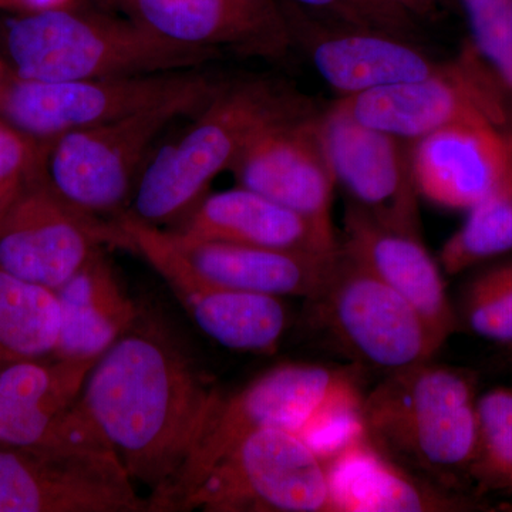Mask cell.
I'll list each match as a JSON object with an SVG mask.
<instances>
[{"instance_id": "16", "label": "cell", "mask_w": 512, "mask_h": 512, "mask_svg": "<svg viewBox=\"0 0 512 512\" xmlns=\"http://www.w3.org/2000/svg\"><path fill=\"white\" fill-rule=\"evenodd\" d=\"M284 5L296 47L305 50L338 99L424 79L443 64L409 37L326 22L291 3Z\"/></svg>"}, {"instance_id": "23", "label": "cell", "mask_w": 512, "mask_h": 512, "mask_svg": "<svg viewBox=\"0 0 512 512\" xmlns=\"http://www.w3.org/2000/svg\"><path fill=\"white\" fill-rule=\"evenodd\" d=\"M60 332L52 356L97 360L140 318L103 251L97 252L55 291Z\"/></svg>"}, {"instance_id": "17", "label": "cell", "mask_w": 512, "mask_h": 512, "mask_svg": "<svg viewBox=\"0 0 512 512\" xmlns=\"http://www.w3.org/2000/svg\"><path fill=\"white\" fill-rule=\"evenodd\" d=\"M133 19L183 45L284 60L295 39L284 0H126Z\"/></svg>"}, {"instance_id": "37", "label": "cell", "mask_w": 512, "mask_h": 512, "mask_svg": "<svg viewBox=\"0 0 512 512\" xmlns=\"http://www.w3.org/2000/svg\"><path fill=\"white\" fill-rule=\"evenodd\" d=\"M510 47H511V57H512V8H511V22H510Z\"/></svg>"}, {"instance_id": "18", "label": "cell", "mask_w": 512, "mask_h": 512, "mask_svg": "<svg viewBox=\"0 0 512 512\" xmlns=\"http://www.w3.org/2000/svg\"><path fill=\"white\" fill-rule=\"evenodd\" d=\"M332 512L487 510L476 498L429 483L377 450L362 430L323 456Z\"/></svg>"}, {"instance_id": "4", "label": "cell", "mask_w": 512, "mask_h": 512, "mask_svg": "<svg viewBox=\"0 0 512 512\" xmlns=\"http://www.w3.org/2000/svg\"><path fill=\"white\" fill-rule=\"evenodd\" d=\"M311 106L308 97L272 80L225 83L188 130L148 158L127 214L154 227H175L229 170L255 131Z\"/></svg>"}, {"instance_id": "22", "label": "cell", "mask_w": 512, "mask_h": 512, "mask_svg": "<svg viewBox=\"0 0 512 512\" xmlns=\"http://www.w3.org/2000/svg\"><path fill=\"white\" fill-rule=\"evenodd\" d=\"M167 231L181 255L215 284L276 298L311 299L325 282L338 254L247 247L192 238L174 229Z\"/></svg>"}, {"instance_id": "9", "label": "cell", "mask_w": 512, "mask_h": 512, "mask_svg": "<svg viewBox=\"0 0 512 512\" xmlns=\"http://www.w3.org/2000/svg\"><path fill=\"white\" fill-rule=\"evenodd\" d=\"M131 249L119 222L63 198L42 164L0 207V269L56 291L103 248Z\"/></svg>"}, {"instance_id": "10", "label": "cell", "mask_w": 512, "mask_h": 512, "mask_svg": "<svg viewBox=\"0 0 512 512\" xmlns=\"http://www.w3.org/2000/svg\"><path fill=\"white\" fill-rule=\"evenodd\" d=\"M505 93L510 94L473 45L424 79L336 99L333 104L365 126L416 143L454 124L504 128Z\"/></svg>"}, {"instance_id": "11", "label": "cell", "mask_w": 512, "mask_h": 512, "mask_svg": "<svg viewBox=\"0 0 512 512\" xmlns=\"http://www.w3.org/2000/svg\"><path fill=\"white\" fill-rule=\"evenodd\" d=\"M0 512H151L110 448L0 444Z\"/></svg>"}, {"instance_id": "25", "label": "cell", "mask_w": 512, "mask_h": 512, "mask_svg": "<svg viewBox=\"0 0 512 512\" xmlns=\"http://www.w3.org/2000/svg\"><path fill=\"white\" fill-rule=\"evenodd\" d=\"M512 252V164L493 191L468 211L466 222L444 242L441 269L458 275Z\"/></svg>"}, {"instance_id": "28", "label": "cell", "mask_w": 512, "mask_h": 512, "mask_svg": "<svg viewBox=\"0 0 512 512\" xmlns=\"http://www.w3.org/2000/svg\"><path fill=\"white\" fill-rule=\"evenodd\" d=\"M477 453L470 481L480 493L512 494V386L478 396Z\"/></svg>"}, {"instance_id": "27", "label": "cell", "mask_w": 512, "mask_h": 512, "mask_svg": "<svg viewBox=\"0 0 512 512\" xmlns=\"http://www.w3.org/2000/svg\"><path fill=\"white\" fill-rule=\"evenodd\" d=\"M0 444L15 447L110 448L82 400L63 413L43 412L0 397ZM111 450V448H110Z\"/></svg>"}, {"instance_id": "31", "label": "cell", "mask_w": 512, "mask_h": 512, "mask_svg": "<svg viewBox=\"0 0 512 512\" xmlns=\"http://www.w3.org/2000/svg\"><path fill=\"white\" fill-rule=\"evenodd\" d=\"M45 147L0 120V207L35 174Z\"/></svg>"}, {"instance_id": "6", "label": "cell", "mask_w": 512, "mask_h": 512, "mask_svg": "<svg viewBox=\"0 0 512 512\" xmlns=\"http://www.w3.org/2000/svg\"><path fill=\"white\" fill-rule=\"evenodd\" d=\"M225 83L205 76L173 99L123 119L70 131L45 144L42 170L63 198L97 215L124 214L147 156L180 117L197 114Z\"/></svg>"}, {"instance_id": "26", "label": "cell", "mask_w": 512, "mask_h": 512, "mask_svg": "<svg viewBox=\"0 0 512 512\" xmlns=\"http://www.w3.org/2000/svg\"><path fill=\"white\" fill-rule=\"evenodd\" d=\"M97 360L49 356L15 363L0 372V397L45 412H67L80 402Z\"/></svg>"}, {"instance_id": "12", "label": "cell", "mask_w": 512, "mask_h": 512, "mask_svg": "<svg viewBox=\"0 0 512 512\" xmlns=\"http://www.w3.org/2000/svg\"><path fill=\"white\" fill-rule=\"evenodd\" d=\"M137 252L167 282L198 328L235 352L272 355L289 326L284 298L235 291L200 274L174 247L167 229L127 212L116 220Z\"/></svg>"}, {"instance_id": "24", "label": "cell", "mask_w": 512, "mask_h": 512, "mask_svg": "<svg viewBox=\"0 0 512 512\" xmlns=\"http://www.w3.org/2000/svg\"><path fill=\"white\" fill-rule=\"evenodd\" d=\"M59 332L55 291L0 269V372L15 363L52 356Z\"/></svg>"}, {"instance_id": "1", "label": "cell", "mask_w": 512, "mask_h": 512, "mask_svg": "<svg viewBox=\"0 0 512 512\" xmlns=\"http://www.w3.org/2000/svg\"><path fill=\"white\" fill-rule=\"evenodd\" d=\"M222 393L173 338L140 318L99 357L82 404L151 512L175 511Z\"/></svg>"}, {"instance_id": "3", "label": "cell", "mask_w": 512, "mask_h": 512, "mask_svg": "<svg viewBox=\"0 0 512 512\" xmlns=\"http://www.w3.org/2000/svg\"><path fill=\"white\" fill-rule=\"evenodd\" d=\"M2 46L13 76L33 82L184 72L220 56L74 5L16 13L3 23Z\"/></svg>"}, {"instance_id": "8", "label": "cell", "mask_w": 512, "mask_h": 512, "mask_svg": "<svg viewBox=\"0 0 512 512\" xmlns=\"http://www.w3.org/2000/svg\"><path fill=\"white\" fill-rule=\"evenodd\" d=\"M332 512L325 458L301 434L252 431L192 485L180 511Z\"/></svg>"}, {"instance_id": "30", "label": "cell", "mask_w": 512, "mask_h": 512, "mask_svg": "<svg viewBox=\"0 0 512 512\" xmlns=\"http://www.w3.org/2000/svg\"><path fill=\"white\" fill-rule=\"evenodd\" d=\"M473 45L497 73L512 97L510 22L512 0H461Z\"/></svg>"}, {"instance_id": "7", "label": "cell", "mask_w": 512, "mask_h": 512, "mask_svg": "<svg viewBox=\"0 0 512 512\" xmlns=\"http://www.w3.org/2000/svg\"><path fill=\"white\" fill-rule=\"evenodd\" d=\"M306 302L315 328L357 369L393 375L443 348L412 303L340 247L325 282Z\"/></svg>"}, {"instance_id": "33", "label": "cell", "mask_w": 512, "mask_h": 512, "mask_svg": "<svg viewBox=\"0 0 512 512\" xmlns=\"http://www.w3.org/2000/svg\"><path fill=\"white\" fill-rule=\"evenodd\" d=\"M380 28L409 37L419 19L414 18L404 0H353Z\"/></svg>"}, {"instance_id": "20", "label": "cell", "mask_w": 512, "mask_h": 512, "mask_svg": "<svg viewBox=\"0 0 512 512\" xmlns=\"http://www.w3.org/2000/svg\"><path fill=\"white\" fill-rule=\"evenodd\" d=\"M512 164V136L493 124H454L413 143L420 197L456 211L483 201Z\"/></svg>"}, {"instance_id": "14", "label": "cell", "mask_w": 512, "mask_h": 512, "mask_svg": "<svg viewBox=\"0 0 512 512\" xmlns=\"http://www.w3.org/2000/svg\"><path fill=\"white\" fill-rule=\"evenodd\" d=\"M315 106L264 124L229 167L239 187L278 202L311 221L332 241L335 175Z\"/></svg>"}, {"instance_id": "13", "label": "cell", "mask_w": 512, "mask_h": 512, "mask_svg": "<svg viewBox=\"0 0 512 512\" xmlns=\"http://www.w3.org/2000/svg\"><path fill=\"white\" fill-rule=\"evenodd\" d=\"M205 74L168 72L72 82H33L13 76L0 97V120L37 141L123 119L191 89Z\"/></svg>"}, {"instance_id": "38", "label": "cell", "mask_w": 512, "mask_h": 512, "mask_svg": "<svg viewBox=\"0 0 512 512\" xmlns=\"http://www.w3.org/2000/svg\"><path fill=\"white\" fill-rule=\"evenodd\" d=\"M501 507H503V508H501V510H510V511H512V501H510V503L501 505Z\"/></svg>"}, {"instance_id": "15", "label": "cell", "mask_w": 512, "mask_h": 512, "mask_svg": "<svg viewBox=\"0 0 512 512\" xmlns=\"http://www.w3.org/2000/svg\"><path fill=\"white\" fill-rule=\"evenodd\" d=\"M320 127L346 202L384 227L421 235L413 143L365 126L333 103L322 111Z\"/></svg>"}, {"instance_id": "35", "label": "cell", "mask_w": 512, "mask_h": 512, "mask_svg": "<svg viewBox=\"0 0 512 512\" xmlns=\"http://www.w3.org/2000/svg\"><path fill=\"white\" fill-rule=\"evenodd\" d=\"M407 8L413 13L416 19L433 18L436 15L437 9L441 0H404Z\"/></svg>"}, {"instance_id": "32", "label": "cell", "mask_w": 512, "mask_h": 512, "mask_svg": "<svg viewBox=\"0 0 512 512\" xmlns=\"http://www.w3.org/2000/svg\"><path fill=\"white\" fill-rule=\"evenodd\" d=\"M284 2L291 3L303 12L326 20V22L359 26V28L382 29L353 0H284Z\"/></svg>"}, {"instance_id": "21", "label": "cell", "mask_w": 512, "mask_h": 512, "mask_svg": "<svg viewBox=\"0 0 512 512\" xmlns=\"http://www.w3.org/2000/svg\"><path fill=\"white\" fill-rule=\"evenodd\" d=\"M173 229L192 238L279 251L333 255L339 249V241L326 238L302 215L239 185L205 195Z\"/></svg>"}, {"instance_id": "5", "label": "cell", "mask_w": 512, "mask_h": 512, "mask_svg": "<svg viewBox=\"0 0 512 512\" xmlns=\"http://www.w3.org/2000/svg\"><path fill=\"white\" fill-rule=\"evenodd\" d=\"M356 366L285 363L239 392L222 394L192 458L175 511L192 485L238 440L255 430L301 434L322 456L360 431L363 393Z\"/></svg>"}, {"instance_id": "36", "label": "cell", "mask_w": 512, "mask_h": 512, "mask_svg": "<svg viewBox=\"0 0 512 512\" xmlns=\"http://www.w3.org/2000/svg\"><path fill=\"white\" fill-rule=\"evenodd\" d=\"M13 73L5 57L0 55V97L5 93L6 87L12 82Z\"/></svg>"}, {"instance_id": "29", "label": "cell", "mask_w": 512, "mask_h": 512, "mask_svg": "<svg viewBox=\"0 0 512 512\" xmlns=\"http://www.w3.org/2000/svg\"><path fill=\"white\" fill-rule=\"evenodd\" d=\"M457 316L471 332L512 355V258L471 276L461 292Z\"/></svg>"}, {"instance_id": "19", "label": "cell", "mask_w": 512, "mask_h": 512, "mask_svg": "<svg viewBox=\"0 0 512 512\" xmlns=\"http://www.w3.org/2000/svg\"><path fill=\"white\" fill-rule=\"evenodd\" d=\"M339 247L412 303L443 345L456 332V306L448 298L441 266L421 235L384 227L346 202Z\"/></svg>"}, {"instance_id": "2", "label": "cell", "mask_w": 512, "mask_h": 512, "mask_svg": "<svg viewBox=\"0 0 512 512\" xmlns=\"http://www.w3.org/2000/svg\"><path fill=\"white\" fill-rule=\"evenodd\" d=\"M477 379L433 359L383 376L365 393L359 421L367 440L424 480L463 493L478 443Z\"/></svg>"}, {"instance_id": "34", "label": "cell", "mask_w": 512, "mask_h": 512, "mask_svg": "<svg viewBox=\"0 0 512 512\" xmlns=\"http://www.w3.org/2000/svg\"><path fill=\"white\" fill-rule=\"evenodd\" d=\"M77 0H0V9L15 13L37 12V10L72 6Z\"/></svg>"}]
</instances>
